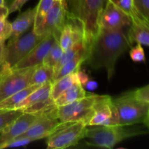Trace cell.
I'll list each match as a JSON object with an SVG mask.
<instances>
[{
    "mask_svg": "<svg viewBox=\"0 0 149 149\" xmlns=\"http://www.w3.org/2000/svg\"><path fill=\"white\" fill-rule=\"evenodd\" d=\"M4 48H5V44L0 43V74L7 68H10L6 65L4 61Z\"/></svg>",
    "mask_w": 149,
    "mask_h": 149,
    "instance_id": "e575fe53",
    "label": "cell"
},
{
    "mask_svg": "<svg viewBox=\"0 0 149 149\" xmlns=\"http://www.w3.org/2000/svg\"><path fill=\"white\" fill-rule=\"evenodd\" d=\"M116 7L126 13L128 16L132 17L138 13L134 4V0H109Z\"/></svg>",
    "mask_w": 149,
    "mask_h": 149,
    "instance_id": "83f0119b",
    "label": "cell"
},
{
    "mask_svg": "<svg viewBox=\"0 0 149 149\" xmlns=\"http://www.w3.org/2000/svg\"><path fill=\"white\" fill-rule=\"evenodd\" d=\"M39 114L23 112L14 122L0 133V149L4 148V146L10 141L24 133L32 124L36 120Z\"/></svg>",
    "mask_w": 149,
    "mask_h": 149,
    "instance_id": "4fadbf2b",
    "label": "cell"
},
{
    "mask_svg": "<svg viewBox=\"0 0 149 149\" xmlns=\"http://www.w3.org/2000/svg\"><path fill=\"white\" fill-rule=\"evenodd\" d=\"M35 33L33 28L27 33L15 39L9 40L4 48V61L8 68H13L21 61L43 38Z\"/></svg>",
    "mask_w": 149,
    "mask_h": 149,
    "instance_id": "52a82bcc",
    "label": "cell"
},
{
    "mask_svg": "<svg viewBox=\"0 0 149 149\" xmlns=\"http://www.w3.org/2000/svg\"><path fill=\"white\" fill-rule=\"evenodd\" d=\"M41 85H36V84H32L28 87H25L23 90L17 92L15 94L12 95L10 97H7L0 102V110L3 111H11L16 110L17 106L26 98V97L29 95L32 92L38 88Z\"/></svg>",
    "mask_w": 149,
    "mask_h": 149,
    "instance_id": "ffe728a7",
    "label": "cell"
},
{
    "mask_svg": "<svg viewBox=\"0 0 149 149\" xmlns=\"http://www.w3.org/2000/svg\"><path fill=\"white\" fill-rule=\"evenodd\" d=\"M98 87V84L96 81H93V80H91L90 79L83 86V87L84 88V90H87L88 91H94Z\"/></svg>",
    "mask_w": 149,
    "mask_h": 149,
    "instance_id": "8d00e7d4",
    "label": "cell"
},
{
    "mask_svg": "<svg viewBox=\"0 0 149 149\" xmlns=\"http://www.w3.org/2000/svg\"><path fill=\"white\" fill-rule=\"evenodd\" d=\"M130 20L131 24L127 35L131 45L138 43L149 47V25L138 13L130 17Z\"/></svg>",
    "mask_w": 149,
    "mask_h": 149,
    "instance_id": "2e32d148",
    "label": "cell"
},
{
    "mask_svg": "<svg viewBox=\"0 0 149 149\" xmlns=\"http://www.w3.org/2000/svg\"><path fill=\"white\" fill-rule=\"evenodd\" d=\"M87 125L83 122H61L47 138L48 149H64L84 139Z\"/></svg>",
    "mask_w": 149,
    "mask_h": 149,
    "instance_id": "5b68a950",
    "label": "cell"
},
{
    "mask_svg": "<svg viewBox=\"0 0 149 149\" xmlns=\"http://www.w3.org/2000/svg\"><path fill=\"white\" fill-rule=\"evenodd\" d=\"M52 82L49 81L45 84L39 86L36 90L32 92L28 97H26L16 108V110H21L23 111L24 109L36 104L42 103L47 100L52 99L50 97L51 87Z\"/></svg>",
    "mask_w": 149,
    "mask_h": 149,
    "instance_id": "ac0fdd59",
    "label": "cell"
},
{
    "mask_svg": "<svg viewBox=\"0 0 149 149\" xmlns=\"http://www.w3.org/2000/svg\"><path fill=\"white\" fill-rule=\"evenodd\" d=\"M94 114L89 121L88 126L119 125L117 110L109 95H100L94 106Z\"/></svg>",
    "mask_w": 149,
    "mask_h": 149,
    "instance_id": "8fae6325",
    "label": "cell"
},
{
    "mask_svg": "<svg viewBox=\"0 0 149 149\" xmlns=\"http://www.w3.org/2000/svg\"><path fill=\"white\" fill-rule=\"evenodd\" d=\"M54 1L55 0H40L36 5L34 23L32 27L36 33L42 27L45 17L53 5Z\"/></svg>",
    "mask_w": 149,
    "mask_h": 149,
    "instance_id": "cb8c5ba5",
    "label": "cell"
},
{
    "mask_svg": "<svg viewBox=\"0 0 149 149\" xmlns=\"http://www.w3.org/2000/svg\"><path fill=\"white\" fill-rule=\"evenodd\" d=\"M81 40H84L82 25L68 13V18L59 36L60 45L63 50L65 51Z\"/></svg>",
    "mask_w": 149,
    "mask_h": 149,
    "instance_id": "9a60e30c",
    "label": "cell"
},
{
    "mask_svg": "<svg viewBox=\"0 0 149 149\" xmlns=\"http://www.w3.org/2000/svg\"><path fill=\"white\" fill-rule=\"evenodd\" d=\"M12 33L11 23L7 18L0 20V43H4L6 40L10 39Z\"/></svg>",
    "mask_w": 149,
    "mask_h": 149,
    "instance_id": "4dcf8cb0",
    "label": "cell"
},
{
    "mask_svg": "<svg viewBox=\"0 0 149 149\" xmlns=\"http://www.w3.org/2000/svg\"><path fill=\"white\" fill-rule=\"evenodd\" d=\"M131 60L135 63H142L146 61V55L142 45L137 43L134 47H131L130 51Z\"/></svg>",
    "mask_w": 149,
    "mask_h": 149,
    "instance_id": "f546056e",
    "label": "cell"
},
{
    "mask_svg": "<svg viewBox=\"0 0 149 149\" xmlns=\"http://www.w3.org/2000/svg\"><path fill=\"white\" fill-rule=\"evenodd\" d=\"M9 14H10V13H9V10L7 6H0V20H1V19L7 18Z\"/></svg>",
    "mask_w": 149,
    "mask_h": 149,
    "instance_id": "74e56055",
    "label": "cell"
},
{
    "mask_svg": "<svg viewBox=\"0 0 149 149\" xmlns=\"http://www.w3.org/2000/svg\"><path fill=\"white\" fill-rule=\"evenodd\" d=\"M77 77L79 83L81 84L82 86H84V84L90 80L89 76L87 75L84 71H81V70L80 69L77 71Z\"/></svg>",
    "mask_w": 149,
    "mask_h": 149,
    "instance_id": "d590c367",
    "label": "cell"
},
{
    "mask_svg": "<svg viewBox=\"0 0 149 149\" xmlns=\"http://www.w3.org/2000/svg\"><path fill=\"white\" fill-rule=\"evenodd\" d=\"M143 133L131 126H87L84 138L90 146L111 149L124 140Z\"/></svg>",
    "mask_w": 149,
    "mask_h": 149,
    "instance_id": "3957f363",
    "label": "cell"
},
{
    "mask_svg": "<svg viewBox=\"0 0 149 149\" xmlns=\"http://www.w3.org/2000/svg\"><path fill=\"white\" fill-rule=\"evenodd\" d=\"M34 67L7 68L0 74V102L30 85Z\"/></svg>",
    "mask_w": 149,
    "mask_h": 149,
    "instance_id": "ba28073f",
    "label": "cell"
},
{
    "mask_svg": "<svg viewBox=\"0 0 149 149\" xmlns=\"http://www.w3.org/2000/svg\"><path fill=\"white\" fill-rule=\"evenodd\" d=\"M36 114H39V116L31 126L16 138H27L35 141L47 138L61 123L58 117V106H56Z\"/></svg>",
    "mask_w": 149,
    "mask_h": 149,
    "instance_id": "9c48e42d",
    "label": "cell"
},
{
    "mask_svg": "<svg viewBox=\"0 0 149 149\" xmlns=\"http://www.w3.org/2000/svg\"><path fill=\"white\" fill-rule=\"evenodd\" d=\"M85 49L87 50L85 42H84V40H81L79 42H77V43L74 44V45H72L71 47L68 48L65 51H63V53L61 59L59 60L57 65L54 68V73L55 74L64 64L66 63L69 61H71V59H73L80 52L85 50ZM55 74H54V75H55Z\"/></svg>",
    "mask_w": 149,
    "mask_h": 149,
    "instance_id": "d4e9b609",
    "label": "cell"
},
{
    "mask_svg": "<svg viewBox=\"0 0 149 149\" xmlns=\"http://www.w3.org/2000/svg\"><path fill=\"white\" fill-rule=\"evenodd\" d=\"M54 69L43 63L35 66L30 79V85H42L47 82H53Z\"/></svg>",
    "mask_w": 149,
    "mask_h": 149,
    "instance_id": "603a6c76",
    "label": "cell"
},
{
    "mask_svg": "<svg viewBox=\"0 0 149 149\" xmlns=\"http://www.w3.org/2000/svg\"><path fill=\"white\" fill-rule=\"evenodd\" d=\"M58 39H59L58 36L55 34H52V33L45 36L13 68H30V67H34L39 64H42L44 58H45L47 52H49L55 41Z\"/></svg>",
    "mask_w": 149,
    "mask_h": 149,
    "instance_id": "7c38bea8",
    "label": "cell"
},
{
    "mask_svg": "<svg viewBox=\"0 0 149 149\" xmlns=\"http://www.w3.org/2000/svg\"><path fill=\"white\" fill-rule=\"evenodd\" d=\"M29 0H4V5L8 8L9 13L20 11L23 6Z\"/></svg>",
    "mask_w": 149,
    "mask_h": 149,
    "instance_id": "1f68e13d",
    "label": "cell"
},
{
    "mask_svg": "<svg viewBox=\"0 0 149 149\" xmlns=\"http://www.w3.org/2000/svg\"><path fill=\"white\" fill-rule=\"evenodd\" d=\"M143 123H144V125H145L149 129V111H148V113H147L145 119H144V121Z\"/></svg>",
    "mask_w": 149,
    "mask_h": 149,
    "instance_id": "f35d334b",
    "label": "cell"
},
{
    "mask_svg": "<svg viewBox=\"0 0 149 149\" xmlns=\"http://www.w3.org/2000/svg\"><path fill=\"white\" fill-rule=\"evenodd\" d=\"M59 1H63V2H64V3H67V0H59Z\"/></svg>",
    "mask_w": 149,
    "mask_h": 149,
    "instance_id": "60d3db41",
    "label": "cell"
},
{
    "mask_svg": "<svg viewBox=\"0 0 149 149\" xmlns=\"http://www.w3.org/2000/svg\"><path fill=\"white\" fill-rule=\"evenodd\" d=\"M32 141L27 138H15L13 141H10L4 146V148H15V147H21L25 146L26 145H29L30 143H31Z\"/></svg>",
    "mask_w": 149,
    "mask_h": 149,
    "instance_id": "836d02e7",
    "label": "cell"
},
{
    "mask_svg": "<svg viewBox=\"0 0 149 149\" xmlns=\"http://www.w3.org/2000/svg\"><path fill=\"white\" fill-rule=\"evenodd\" d=\"M138 14L149 25V0H134Z\"/></svg>",
    "mask_w": 149,
    "mask_h": 149,
    "instance_id": "f1b7e54d",
    "label": "cell"
},
{
    "mask_svg": "<svg viewBox=\"0 0 149 149\" xmlns=\"http://www.w3.org/2000/svg\"><path fill=\"white\" fill-rule=\"evenodd\" d=\"M68 16V10L67 3H64L59 0H55L53 5L45 17L37 34L45 36L52 33L59 37Z\"/></svg>",
    "mask_w": 149,
    "mask_h": 149,
    "instance_id": "30bf717a",
    "label": "cell"
},
{
    "mask_svg": "<svg viewBox=\"0 0 149 149\" xmlns=\"http://www.w3.org/2000/svg\"><path fill=\"white\" fill-rule=\"evenodd\" d=\"M131 47L123 29L109 30L100 27L97 36L87 47L84 63L94 69H105L108 79L111 80L118 59Z\"/></svg>",
    "mask_w": 149,
    "mask_h": 149,
    "instance_id": "6da1fadb",
    "label": "cell"
},
{
    "mask_svg": "<svg viewBox=\"0 0 149 149\" xmlns=\"http://www.w3.org/2000/svg\"><path fill=\"white\" fill-rule=\"evenodd\" d=\"M4 5V0H0V6Z\"/></svg>",
    "mask_w": 149,
    "mask_h": 149,
    "instance_id": "ab89813d",
    "label": "cell"
},
{
    "mask_svg": "<svg viewBox=\"0 0 149 149\" xmlns=\"http://www.w3.org/2000/svg\"><path fill=\"white\" fill-rule=\"evenodd\" d=\"M100 97L98 95H87L72 103L58 107L60 122H83L88 126L89 121L94 114V106Z\"/></svg>",
    "mask_w": 149,
    "mask_h": 149,
    "instance_id": "8992f818",
    "label": "cell"
},
{
    "mask_svg": "<svg viewBox=\"0 0 149 149\" xmlns=\"http://www.w3.org/2000/svg\"><path fill=\"white\" fill-rule=\"evenodd\" d=\"M23 113L21 110H0V133Z\"/></svg>",
    "mask_w": 149,
    "mask_h": 149,
    "instance_id": "4316f807",
    "label": "cell"
},
{
    "mask_svg": "<svg viewBox=\"0 0 149 149\" xmlns=\"http://www.w3.org/2000/svg\"><path fill=\"white\" fill-rule=\"evenodd\" d=\"M86 54L87 50H83L80 52L76 57L73 59L64 64L54 75V81L65 75L71 74V73L77 72L80 69V66L82 63H84L86 59Z\"/></svg>",
    "mask_w": 149,
    "mask_h": 149,
    "instance_id": "7402d4cb",
    "label": "cell"
},
{
    "mask_svg": "<svg viewBox=\"0 0 149 149\" xmlns=\"http://www.w3.org/2000/svg\"><path fill=\"white\" fill-rule=\"evenodd\" d=\"M108 0H73L68 13L82 25L86 47L100 30V19Z\"/></svg>",
    "mask_w": 149,
    "mask_h": 149,
    "instance_id": "7a4b0ae2",
    "label": "cell"
},
{
    "mask_svg": "<svg viewBox=\"0 0 149 149\" xmlns=\"http://www.w3.org/2000/svg\"><path fill=\"white\" fill-rule=\"evenodd\" d=\"M131 20L129 16L122 10L108 0L100 19V26L109 30H120L130 26Z\"/></svg>",
    "mask_w": 149,
    "mask_h": 149,
    "instance_id": "5bb4252c",
    "label": "cell"
},
{
    "mask_svg": "<svg viewBox=\"0 0 149 149\" xmlns=\"http://www.w3.org/2000/svg\"><path fill=\"white\" fill-rule=\"evenodd\" d=\"M63 53V50L60 45L59 39H58L55 41L45 58H44L42 63L54 69L59 60L61 59Z\"/></svg>",
    "mask_w": 149,
    "mask_h": 149,
    "instance_id": "484cf974",
    "label": "cell"
},
{
    "mask_svg": "<svg viewBox=\"0 0 149 149\" xmlns=\"http://www.w3.org/2000/svg\"><path fill=\"white\" fill-rule=\"evenodd\" d=\"M79 83L77 77V72L65 75L58 79L55 80L52 82L51 87L50 97L55 100L58 96L62 94L64 91L69 88L73 84Z\"/></svg>",
    "mask_w": 149,
    "mask_h": 149,
    "instance_id": "44dd1931",
    "label": "cell"
},
{
    "mask_svg": "<svg viewBox=\"0 0 149 149\" xmlns=\"http://www.w3.org/2000/svg\"><path fill=\"white\" fill-rule=\"evenodd\" d=\"M35 14L36 7L33 9H29L20 13L17 18L11 23L12 33L9 40L19 37L33 26L34 23Z\"/></svg>",
    "mask_w": 149,
    "mask_h": 149,
    "instance_id": "e0dca14e",
    "label": "cell"
},
{
    "mask_svg": "<svg viewBox=\"0 0 149 149\" xmlns=\"http://www.w3.org/2000/svg\"><path fill=\"white\" fill-rule=\"evenodd\" d=\"M133 92L137 98L149 103V84L137 89Z\"/></svg>",
    "mask_w": 149,
    "mask_h": 149,
    "instance_id": "d6a6232c",
    "label": "cell"
},
{
    "mask_svg": "<svg viewBox=\"0 0 149 149\" xmlns=\"http://www.w3.org/2000/svg\"><path fill=\"white\" fill-rule=\"evenodd\" d=\"M112 100L119 115V125L132 126L143 122L149 111V103L137 98L134 92H127Z\"/></svg>",
    "mask_w": 149,
    "mask_h": 149,
    "instance_id": "277c9868",
    "label": "cell"
},
{
    "mask_svg": "<svg viewBox=\"0 0 149 149\" xmlns=\"http://www.w3.org/2000/svg\"><path fill=\"white\" fill-rule=\"evenodd\" d=\"M87 95V93L83 86L79 83H76L69 88L67 89L65 91H64L62 94L60 95L54 100V103H55V106L58 107L63 106L72 103L73 102L76 101L79 99L82 98V97H85Z\"/></svg>",
    "mask_w": 149,
    "mask_h": 149,
    "instance_id": "d6986e66",
    "label": "cell"
}]
</instances>
